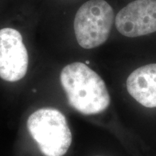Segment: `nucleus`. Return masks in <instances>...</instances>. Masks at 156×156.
<instances>
[{
    "mask_svg": "<svg viewBox=\"0 0 156 156\" xmlns=\"http://www.w3.org/2000/svg\"><path fill=\"white\" fill-rule=\"evenodd\" d=\"M123 36L135 38L156 32V0H135L121 9L115 19Z\"/></svg>",
    "mask_w": 156,
    "mask_h": 156,
    "instance_id": "39448f33",
    "label": "nucleus"
},
{
    "mask_svg": "<svg viewBox=\"0 0 156 156\" xmlns=\"http://www.w3.org/2000/svg\"><path fill=\"white\" fill-rule=\"evenodd\" d=\"M27 126L45 156H63L67 153L73 136L64 115L54 108H43L29 116Z\"/></svg>",
    "mask_w": 156,
    "mask_h": 156,
    "instance_id": "f03ea898",
    "label": "nucleus"
},
{
    "mask_svg": "<svg viewBox=\"0 0 156 156\" xmlns=\"http://www.w3.org/2000/svg\"><path fill=\"white\" fill-rule=\"evenodd\" d=\"M60 81L69 104L81 114H100L110 105V95L104 81L85 64L74 62L65 66Z\"/></svg>",
    "mask_w": 156,
    "mask_h": 156,
    "instance_id": "f257e3e1",
    "label": "nucleus"
},
{
    "mask_svg": "<svg viewBox=\"0 0 156 156\" xmlns=\"http://www.w3.org/2000/svg\"><path fill=\"white\" fill-rule=\"evenodd\" d=\"M130 95L147 108H156V64L144 65L134 70L126 80Z\"/></svg>",
    "mask_w": 156,
    "mask_h": 156,
    "instance_id": "423d86ee",
    "label": "nucleus"
},
{
    "mask_svg": "<svg viewBox=\"0 0 156 156\" xmlns=\"http://www.w3.org/2000/svg\"><path fill=\"white\" fill-rule=\"evenodd\" d=\"M96 156H100V155H96Z\"/></svg>",
    "mask_w": 156,
    "mask_h": 156,
    "instance_id": "0eeeda50",
    "label": "nucleus"
},
{
    "mask_svg": "<svg viewBox=\"0 0 156 156\" xmlns=\"http://www.w3.org/2000/svg\"><path fill=\"white\" fill-rule=\"evenodd\" d=\"M114 19L112 6L105 0H90L80 7L74 20V30L81 47L91 49L108 38Z\"/></svg>",
    "mask_w": 156,
    "mask_h": 156,
    "instance_id": "7ed1b4c3",
    "label": "nucleus"
},
{
    "mask_svg": "<svg viewBox=\"0 0 156 156\" xmlns=\"http://www.w3.org/2000/svg\"><path fill=\"white\" fill-rule=\"evenodd\" d=\"M28 51L19 31L5 28L0 30V77L7 82H17L26 75Z\"/></svg>",
    "mask_w": 156,
    "mask_h": 156,
    "instance_id": "20e7f679",
    "label": "nucleus"
}]
</instances>
